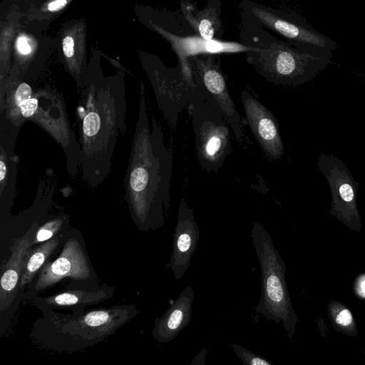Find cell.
<instances>
[{"label":"cell","mask_w":365,"mask_h":365,"mask_svg":"<svg viewBox=\"0 0 365 365\" xmlns=\"http://www.w3.org/2000/svg\"><path fill=\"white\" fill-rule=\"evenodd\" d=\"M86 78L80 93L77 115L80 133L83 179L98 186L110 172L118 137L126 128L125 80L123 70L106 76L101 66L104 53L91 48Z\"/></svg>","instance_id":"obj_1"},{"label":"cell","mask_w":365,"mask_h":365,"mask_svg":"<svg viewBox=\"0 0 365 365\" xmlns=\"http://www.w3.org/2000/svg\"><path fill=\"white\" fill-rule=\"evenodd\" d=\"M138 118L124 180L125 199L131 218L142 232L165 223L170 202L173 152L164 143L155 117L148 123L145 86H140Z\"/></svg>","instance_id":"obj_2"},{"label":"cell","mask_w":365,"mask_h":365,"mask_svg":"<svg viewBox=\"0 0 365 365\" xmlns=\"http://www.w3.org/2000/svg\"><path fill=\"white\" fill-rule=\"evenodd\" d=\"M33 324L29 338L38 347L56 353H73L93 346L139 314L134 304H118L64 314L51 309Z\"/></svg>","instance_id":"obj_3"},{"label":"cell","mask_w":365,"mask_h":365,"mask_svg":"<svg viewBox=\"0 0 365 365\" xmlns=\"http://www.w3.org/2000/svg\"><path fill=\"white\" fill-rule=\"evenodd\" d=\"M240 42L255 50L245 53L247 62L268 82L298 86L312 81L331 58L300 50L269 33L255 18L241 9Z\"/></svg>","instance_id":"obj_4"},{"label":"cell","mask_w":365,"mask_h":365,"mask_svg":"<svg viewBox=\"0 0 365 365\" xmlns=\"http://www.w3.org/2000/svg\"><path fill=\"white\" fill-rule=\"evenodd\" d=\"M252 239L260 267L262 289L255 312L267 321L282 323L289 339L299 321L292 304L286 267L269 232L259 222L252 225Z\"/></svg>","instance_id":"obj_5"},{"label":"cell","mask_w":365,"mask_h":365,"mask_svg":"<svg viewBox=\"0 0 365 365\" xmlns=\"http://www.w3.org/2000/svg\"><path fill=\"white\" fill-rule=\"evenodd\" d=\"M138 58L152 85L158 106L170 127L177 126L181 111L205 91L194 72L167 67L155 54L138 51Z\"/></svg>","instance_id":"obj_6"},{"label":"cell","mask_w":365,"mask_h":365,"mask_svg":"<svg viewBox=\"0 0 365 365\" xmlns=\"http://www.w3.org/2000/svg\"><path fill=\"white\" fill-rule=\"evenodd\" d=\"M62 247L55 260L46 262L27 287L23 302H29L65 279L69 284L89 287L98 286V277L88 255L83 237L76 229L63 232Z\"/></svg>","instance_id":"obj_7"},{"label":"cell","mask_w":365,"mask_h":365,"mask_svg":"<svg viewBox=\"0 0 365 365\" xmlns=\"http://www.w3.org/2000/svg\"><path fill=\"white\" fill-rule=\"evenodd\" d=\"M238 7L250 12L263 27L300 50L331 58L332 51L337 48L334 40L317 31L295 11L249 0L241 1Z\"/></svg>","instance_id":"obj_8"},{"label":"cell","mask_w":365,"mask_h":365,"mask_svg":"<svg viewBox=\"0 0 365 365\" xmlns=\"http://www.w3.org/2000/svg\"><path fill=\"white\" fill-rule=\"evenodd\" d=\"M196 155L200 167L215 172L230 153L232 134L227 123L205 91L188 106Z\"/></svg>","instance_id":"obj_9"},{"label":"cell","mask_w":365,"mask_h":365,"mask_svg":"<svg viewBox=\"0 0 365 365\" xmlns=\"http://www.w3.org/2000/svg\"><path fill=\"white\" fill-rule=\"evenodd\" d=\"M189 61L200 84L231 128L237 141L246 142L245 120L230 94L219 55H201Z\"/></svg>","instance_id":"obj_10"},{"label":"cell","mask_w":365,"mask_h":365,"mask_svg":"<svg viewBox=\"0 0 365 365\" xmlns=\"http://www.w3.org/2000/svg\"><path fill=\"white\" fill-rule=\"evenodd\" d=\"M42 31L25 21L23 24L19 21L8 78L26 82L35 80L42 72L49 54L56 48V39L50 38Z\"/></svg>","instance_id":"obj_11"},{"label":"cell","mask_w":365,"mask_h":365,"mask_svg":"<svg viewBox=\"0 0 365 365\" xmlns=\"http://www.w3.org/2000/svg\"><path fill=\"white\" fill-rule=\"evenodd\" d=\"M39 224L34 222L26 232L16 239L11 247V255L1 267L0 280V332L9 327L24 295L19 286L25 262L32 248L31 243Z\"/></svg>","instance_id":"obj_12"},{"label":"cell","mask_w":365,"mask_h":365,"mask_svg":"<svg viewBox=\"0 0 365 365\" xmlns=\"http://www.w3.org/2000/svg\"><path fill=\"white\" fill-rule=\"evenodd\" d=\"M41 92L44 103L36 97L38 109L31 118L61 145L66 157L68 171L75 175L80 165L81 148L71 128L62 97L52 91Z\"/></svg>","instance_id":"obj_13"},{"label":"cell","mask_w":365,"mask_h":365,"mask_svg":"<svg viewBox=\"0 0 365 365\" xmlns=\"http://www.w3.org/2000/svg\"><path fill=\"white\" fill-rule=\"evenodd\" d=\"M240 99L245 115V122L264 155L271 160L281 159L284 144L275 115L247 88L242 91Z\"/></svg>","instance_id":"obj_14"},{"label":"cell","mask_w":365,"mask_h":365,"mask_svg":"<svg viewBox=\"0 0 365 365\" xmlns=\"http://www.w3.org/2000/svg\"><path fill=\"white\" fill-rule=\"evenodd\" d=\"M86 37V22L82 18L64 22L55 38L60 60L74 79L78 91L83 87L88 65Z\"/></svg>","instance_id":"obj_15"},{"label":"cell","mask_w":365,"mask_h":365,"mask_svg":"<svg viewBox=\"0 0 365 365\" xmlns=\"http://www.w3.org/2000/svg\"><path fill=\"white\" fill-rule=\"evenodd\" d=\"M155 33L161 36L171 46L178 57V64L182 71L192 73L190 58L201 55H220L225 53H247L255 50L241 42L205 40L199 36H176L169 32L156 29Z\"/></svg>","instance_id":"obj_16"},{"label":"cell","mask_w":365,"mask_h":365,"mask_svg":"<svg viewBox=\"0 0 365 365\" xmlns=\"http://www.w3.org/2000/svg\"><path fill=\"white\" fill-rule=\"evenodd\" d=\"M199 234L193 210L182 197L173 234V250L167 264L177 280L182 277L190 265L192 255L197 249Z\"/></svg>","instance_id":"obj_17"},{"label":"cell","mask_w":365,"mask_h":365,"mask_svg":"<svg viewBox=\"0 0 365 365\" xmlns=\"http://www.w3.org/2000/svg\"><path fill=\"white\" fill-rule=\"evenodd\" d=\"M115 288L106 283L89 287L69 284L63 290L48 297L36 295L29 302L38 309H68L71 313L86 311L89 306L96 305L110 299Z\"/></svg>","instance_id":"obj_18"},{"label":"cell","mask_w":365,"mask_h":365,"mask_svg":"<svg viewBox=\"0 0 365 365\" xmlns=\"http://www.w3.org/2000/svg\"><path fill=\"white\" fill-rule=\"evenodd\" d=\"M193 299V289L188 285L182 289L166 312L155 319L152 330L153 338L164 344L175 339L191 321Z\"/></svg>","instance_id":"obj_19"},{"label":"cell","mask_w":365,"mask_h":365,"mask_svg":"<svg viewBox=\"0 0 365 365\" xmlns=\"http://www.w3.org/2000/svg\"><path fill=\"white\" fill-rule=\"evenodd\" d=\"M318 165L330 184L332 190L333 207L346 211L350 210L352 217H358L356 207L354 182L350 180L349 171L345 165L334 155L321 154Z\"/></svg>","instance_id":"obj_20"},{"label":"cell","mask_w":365,"mask_h":365,"mask_svg":"<svg viewBox=\"0 0 365 365\" xmlns=\"http://www.w3.org/2000/svg\"><path fill=\"white\" fill-rule=\"evenodd\" d=\"M221 8L220 0L208 1L202 9L190 1L180 2V13L195 34L205 40L222 41Z\"/></svg>","instance_id":"obj_21"},{"label":"cell","mask_w":365,"mask_h":365,"mask_svg":"<svg viewBox=\"0 0 365 365\" xmlns=\"http://www.w3.org/2000/svg\"><path fill=\"white\" fill-rule=\"evenodd\" d=\"M134 11L139 21L152 31L160 29L176 36L195 34L180 12L138 4L135 5Z\"/></svg>","instance_id":"obj_22"},{"label":"cell","mask_w":365,"mask_h":365,"mask_svg":"<svg viewBox=\"0 0 365 365\" xmlns=\"http://www.w3.org/2000/svg\"><path fill=\"white\" fill-rule=\"evenodd\" d=\"M63 232L31 249L25 262L19 286L20 292L24 297L27 287L50 260V257L61 245Z\"/></svg>","instance_id":"obj_23"},{"label":"cell","mask_w":365,"mask_h":365,"mask_svg":"<svg viewBox=\"0 0 365 365\" xmlns=\"http://www.w3.org/2000/svg\"><path fill=\"white\" fill-rule=\"evenodd\" d=\"M71 1L56 0L48 1L40 3V6H30L31 10L27 13L23 14L24 21L38 27L41 30L46 28L58 14H61L67 5Z\"/></svg>","instance_id":"obj_24"},{"label":"cell","mask_w":365,"mask_h":365,"mask_svg":"<svg viewBox=\"0 0 365 365\" xmlns=\"http://www.w3.org/2000/svg\"><path fill=\"white\" fill-rule=\"evenodd\" d=\"M328 313L336 329L350 336L358 335L354 318L344 304L338 301H331L328 305Z\"/></svg>","instance_id":"obj_25"},{"label":"cell","mask_w":365,"mask_h":365,"mask_svg":"<svg viewBox=\"0 0 365 365\" xmlns=\"http://www.w3.org/2000/svg\"><path fill=\"white\" fill-rule=\"evenodd\" d=\"M68 215L61 214L39 225L31 243V247H36L58 236L68 229Z\"/></svg>","instance_id":"obj_26"},{"label":"cell","mask_w":365,"mask_h":365,"mask_svg":"<svg viewBox=\"0 0 365 365\" xmlns=\"http://www.w3.org/2000/svg\"><path fill=\"white\" fill-rule=\"evenodd\" d=\"M231 346L236 355L241 361L242 365H274L266 359L242 346L235 343H232Z\"/></svg>","instance_id":"obj_27"},{"label":"cell","mask_w":365,"mask_h":365,"mask_svg":"<svg viewBox=\"0 0 365 365\" xmlns=\"http://www.w3.org/2000/svg\"><path fill=\"white\" fill-rule=\"evenodd\" d=\"M38 106V100L34 95L22 102L19 106V122L21 125L25 119L31 118L36 113Z\"/></svg>","instance_id":"obj_28"},{"label":"cell","mask_w":365,"mask_h":365,"mask_svg":"<svg viewBox=\"0 0 365 365\" xmlns=\"http://www.w3.org/2000/svg\"><path fill=\"white\" fill-rule=\"evenodd\" d=\"M207 354L206 347L202 348L192 359L189 365H205Z\"/></svg>","instance_id":"obj_29"},{"label":"cell","mask_w":365,"mask_h":365,"mask_svg":"<svg viewBox=\"0 0 365 365\" xmlns=\"http://www.w3.org/2000/svg\"><path fill=\"white\" fill-rule=\"evenodd\" d=\"M356 289L358 294L365 298V276L359 278Z\"/></svg>","instance_id":"obj_30"}]
</instances>
